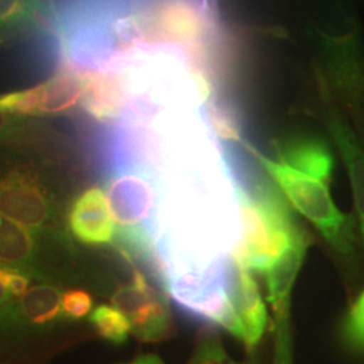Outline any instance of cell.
Returning a JSON list of instances; mask_svg holds the SVG:
<instances>
[{
  "label": "cell",
  "mask_w": 364,
  "mask_h": 364,
  "mask_svg": "<svg viewBox=\"0 0 364 364\" xmlns=\"http://www.w3.org/2000/svg\"><path fill=\"white\" fill-rule=\"evenodd\" d=\"M3 272H4V263L0 262V313L4 312L6 309H9L16 299H14L13 296L10 294V291L7 290L6 284H4V277H3Z\"/></svg>",
  "instance_id": "cell-19"
},
{
  "label": "cell",
  "mask_w": 364,
  "mask_h": 364,
  "mask_svg": "<svg viewBox=\"0 0 364 364\" xmlns=\"http://www.w3.org/2000/svg\"><path fill=\"white\" fill-rule=\"evenodd\" d=\"M53 0H50V3H52Z\"/></svg>",
  "instance_id": "cell-21"
},
{
  "label": "cell",
  "mask_w": 364,
  "mask_h": 364,
  "mask_svg": "<svg viewBox=\"0 0 364 364\" xmlns=\"http://www.w3.org/2000/svg\"><path fill=\"white\" fill-rule=\"evenodd\" d=\"M53 22L50 0H0V46L33 37L54 41Z\"/></svg>",
  "instance_id": "cell-11"
},
{
  "label": "cell",
  "mask_w": 364,
  "mask_h": 364,
  "mask_svg": "<svg viewBox=\"0 0 364 364\" xmlns=\"http://www.w3.org/2000/svg\"><path fill=\"white\" fill-rule=\"evenodd\" d=\"M279 161L320 181L328 182L335 169V156L324 139L296 135L278 144Z\"/></svg>",
  "instance_id": "cell-14"
},
{
  "label": "cell",
  "mask_w": 364,
  "mask_h": 364,
  "mask_svg": "<svg viewBox=\"0 0 364 364\" xmlns=\"http://www.w3.org/2000/svg\"><path fill=\"white\" fill-rule=\"evenodd\" d=\"M68 234L84 246H108L117 239V227L105 189L90 186L70 200L65 213Z\"/></svg>",
  "instance_id": "cell-9"
},
{
  "label": "cell",
  "mask_w": 364,
  "mask_h": 364,
  "mask_svg": "<svg viewBox=\"0 0 364 364\" xmlns=\"http://www.w3.org/2000/svg\"><path fill=\"white\" fill-rule=\"evenodd\" d=\"M326 123L348 170L359 232L364 246V144L338 112L331 109L326 115Z\"/></svg>",
  "instance_id": "cell-13"
},
{
  "label": "cell",
  "mask_w": 364,
  "mask_h": 364,
  "mask_svg": "<svg viewBox=\"0 0 364 364\" xmlns=\"http://www.w3.org/2000/svg\"><path fill=\"white\" fill-rule=\"evenodd\" d=\"M239 191L242 234L235 264L266 274L291 248L309 240L273 181L251 173Z\"/></svg>",
  "instance_id": "cell-2"
},
{
  "label": "cell",
  "mask_w": 364,
  "mask_h": 364,
  "mask_svg": "<svg viewBox=\"0 0 364 364\" xmlns=\"http://www.w3.org/2000/svg\"><path fill=\"white\" fill-rule=\"evenodd\" d=\"M306 248L308 243L291 248L266 273L267 293L274 313L275 364H291L290 297Z\"/></svg>",
  "instance_id": "cell-8"
},
{
  "label": "cell",
  "mask_w": 364,
  "mask_h": 364,
  "mask_svg": "<svg viewBox=\"0 0 364 364\" xmlns=\"http://www.w3.org/2000/svg\"><path fill=\"white\" fill-rule=\"evenodd\" d=\"M55 156L0 149V213L37 231L65 230L69 198Z\"/></svg>",
  "instance_id": "cell-1"
},
{
  "label": "cell",
  "mask_w": 364,
  "mask_h": 364,
  "mask_svg": "<svg viewBox=\"0 0 364 364\" xmlns=\"http://www.w3.org/2000/svg\"><path fill=\"white\" fill-rule=\"evenodd\" d=\"M65 138L30 117H15L0 108V149L36 151L49 156H65Z\"/></svg>",
  "instance_id": "cell-12"
},
{
  "label": "cell",
  "mask_w": 364,
  "mask_h": 364,
  "mask_svg": "<svg viewBox=\"0 0 364 364\" xmlns=\"http://www.w3.org/2000/svg\"><path fill=\"white\" fill-rule=\"evenodd\" d=\"M93 304L95 301L88 290L82 287L65 289L61 299V308L66 324L87 318L93 311Z\"/></svg>",
  "instance_id": "cell-16"
},
{
  "label": "cell",
  "mask_w": 364,
  "mask_h": 364,
  "mask_svg": "<svg viewBox=\"0 0 364 364\" xmlns=\"http://www.w3.org/2000/svg\"><path fill=\"white\" fill-rule=\"evenodd\" d=\"M64 290L61 282L37 281L23 297L0 313V338L45 335L66 324L61 308Z\"/></svg>",
  "instance_id": "cell-7"
},
{
  "label": "cell",
  "mask_w": 364,
  "mask_h": 364,
  "mask_svg": "<svg viewBox=\"0 0 364 364\" xmlns=\"http://www.w3.org/2000/svg\"><path fill=\"white\" fill-rule=\"evenodd\" d=\"M77 248L66 230L37 231L0 213V262L31 274L36 281L77 278Z\"/></svg>",
  "instance_id": "cell-4"
},
{
  "label": "cell",
  "mask_w": 364,
  "mask_h": 364,
  "mask_svg": "<svg viewBox=\"0 0 364 364\" xmlns=\"http://www.w3.org/2000/svg\"><path fill=\"white\" fill-rule=\"evenodd\" d=\"M3 277H4V284L7 290L15 299L23 297L27 290L30 289V285L33 284V279H36L31 274L27 273L26 270L9 266L6 263H4Z\"/></svg>",
  "instance_id": "cell-18"
},
{
  "label": "cell",
  "mask_w": 364,
  "mask_h": 364,
  "mask_svg": "<svg viewBox=\"0 0 364 364\" xmlns=\"http://www.w3.org/2000/svg\"><path fill=\"white\" fill-rule=\"evenodd\" d=\"M341 336L351 350L364 353V290L346 316Z\"/></svg>",
  "instance_id": "cell-17"
},
{
  "label": "cell",
  "mask_w": 364,
  "mask_h": 364,
  "mask_svg": "<svg viewBox=\"0 0 364 364\" xmlns=\"http://www.w3.org/2000/svg\"><path fill=\"white\" fill-rule=\"evenodd\" d=\"M90 324L96 335L111 344H123L131 332L129 318L115 306L99 305L90 314Z\"/></svg>",
  "instance_id": "cell-15"
},
{
  "label": "cell",
  "mask_w": 364,
  "mask_h": 364,
  "mask_svg": "<svg viewBox=\"0 0 364 364\" xmlns=\"http://www.w3.org/2000/svg\"><path fill=\"white\" fill-rule=\"evenodd\" d=\"M129 364H165L156 355H144Z\"/></svg>",
  "instance_id": "cell-20"
},
{
  "label": "cell",
  "mask_w": 364,
  "mask_h": 364,
  "mask_svg": "<svg viewBox=\"0 0 364 364\" xmlns=\"http://www.w3.org/2000/svg\"><path fill=\"white\" fill-rule=\"evenodd\" d=\"M112 304L130 321L131 332L144 341H159L171 331L169 301L142 269L134 264L130 278L117 287Z\"/></svg>",
  "instance_id": "cell-6"
},
{
  "label": "cell",
  "mask_w": 364,
  "mask_h": 364,
  "mask_svg": "<svg viewBox=\"0 0 364 364\" xmlns=\"http://www.w3.org/2000/svg\"><path fill=\"white\" fill-rule=\"evenodd\" d=\"M248 153L259 162L291 205L320 231L328 245L344 259H353L356 252L355 221L336 207L326 182L263 156L252 144Z\"/></svg>",
  "instance_id": "cell-3"
},
{
  "label": "cell",
  "mask_w": 364,
  "mask_h": 364,
  "mask_svg": "<svg viewBox=\"0 0 364 364\" xmlns=\"http://www.w3.org/2000/svg\"><path fill=\"white\" fill-rule=\"evenodd\" d=\"M267 313L254 273L236 264L231 308L225 328L252 351L264 333Z\"/></svg>",
  "instance_id": "cell-10"
},
{
  "label": "cell",
  "mask_w": 364,
  "mask_h": 364,
  "mask_svg": "<svg viewBox=\"0 0 364 364\" xmlns=\"http://www.w3.org/2000/svg\"><path fill=\"white\" fill-rule=\"evenodd\" d=\"M85 87V73L61 65L55 73L38 85L0 95V108L15 117H58L80 111Z\"/></svg>",
  "instance_id": "cell-5"
}]
</instances>
